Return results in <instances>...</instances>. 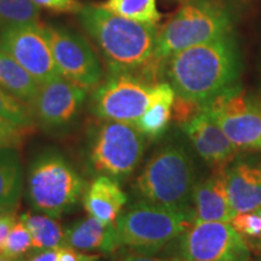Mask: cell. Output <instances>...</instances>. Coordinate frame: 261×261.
Instances as JSON below:
<instances>
[{
    "instance_id": "11",
    "label": "cell",
    "mask_w": 261,
    "mask_h": 261,
    "mask_svg": "<svg viewBox=\"0 0 261 261\" xmlns=\"http://www.w3.org/2000/svg\"><path fill=\"white\" fill-rule=\"evenodd\" d=\"M185 261H249L250 249L231 223L198 221L181 234Z\"/></svg>"
},
{
    "instance_id": "39",
    "label": "cell",
    "mask_w": 261,
    "mask_h": 261,
    "mask_svg": "<svg viewBox=\"0 0 261 261\" xmlns=\"http://www.w3.org/2000/svg\"><path fill=\"white\" fill-rule=\"evenodd\" d=\"M260 261H261V260H260Z\"/></svg>"
},
{
    "instance_id": "7",
    "label": "cell",
    "mask_w": 261,
    "mask_h": 261,
    "mask_svg": "<svg viewBox=\"0 0 261 261\" xmlns=\"http://www.w3.org/2000/svg\"><path fill=\"white\" fill-rule=\"evenodd\" d=\"M145 149V137L133 123L106 121L94 132L90 161L104 175L126 178L138 167Z\"/></svg>"
},
{
    "instance_id": "36",
    "label": "cell",
    "mask_w": 261,
    "mask_h": 261,
    "mask_svg": "<svg viewBox=\"0 0 261 261\" xmlns=\"http://www.w3.org/2000/svg\"><path fill=\"white\" fill-rule=\"evenodd\" d=\"M0 261H24V260H22V259H10V257L2 256V257H0Z\"/></svg>"
},
{
    "instance_id": "14",
    "label": "cell",
    "mask_w": 261,
    "mask_h": 261,
    "mask_svg": "<svg viewBox=\"0 0 261 261\" xmlns=\"http://www.w3.org/2000/svg\"><path fill=\"white\" fill-rule=\"evenodd\" d=\"M181 126L196 151L208 165L215 168L226 167L237 155L238 149L203 109Z\"/></svg>"
},
{
    "instance_id": "34",
    "label": "cell",
    "mask_w": 261,
    "mask_h": 261,
    "mask_svg": "<svg viewBox=\"0 0 261 261\" xmlns=\"http://www.w3.org/2000/svg\"><path fill=\"white\" fill-rule=\"evenodd\" d=\"M24 261H58L57 249H47V250H40L34 255L28 257Z\"/></svg>"
},
{
    "instance_id": "31",
    "label": "cell",
    "mask_w": 261,
    "mask_h": 261,
    "mask_svg": "<svg viewBox=\"0 0 261 261\" xmlns=\"http://www.w3.org/2000/svg\"><path fill=\"white\" fill-rule=\"evenodd\" d=\"M58 261H98L99 254H89L71 247H62L57 249Z\"/></svg>"
},
{
    "instance_id": "17",
    "label": "cell",
    "mask_w": 261,
    "mask_h": 261,
    "mask_svg": "<svg viewBox=\"0 0 261 261\" xmlns=\"http://www.w3.org/2000/svg\"><path fill=\"white\" fill-rule=\"evenodd\" d=\"M115 223L106 224L90 215L65 228V246L83 252L98 250L106 254L116 252L120 244Z\"/></svg>"
},
{
    "instance_id": "8",
    "label": "cell",
    "mask_w": 261,
    "mask_h": 261,
    "mask_svg": "<svg viewBox=\"0 0 261 261\" xmlns=\"http://www.w3.org/2000/svg\"><path fill=\"white\" fill-rule=\"evenodd\" d=\"M155 84L138 73L116 71L92 94V112L106 121L133 123L144 114L154 98Z\"/></svg>"
},
{
    "instance_id": "13",
    "label": "cell",
    "mask_w": 261,
    "mask_h": 261,
    "mask_svg": "<svg viewBox=\"0 0 261 261\" xmlns=\"http://www.w3.org/2000/svg\"><path fill=\"white\" fill-rule=\"evenodd\" d=\"M86 93V89L61 75L40 85L32 112L45 128H62L76 119Z\"/></svg>"
},
{
    "instance_id": "9",
    "label": "cell",
    "mask_w": 261,
    "mask_h": 261,
    "mask_svg": "<svg viewBox=\"0 0 261 261\" xmlns=\"http://www.w3.org/2000/svg\"><path fill=\"white\" fill-rule=\"evenodd\" d=\"M238 150L261 151V108L234 86L202 106Z\"/></svg>"
},
{
    "instance_id": "37",
    "label": "cell",
    "mask_w": 261,
    "mask_h": 261,
    "mask_svg": "<svg viewBox=\"0 0 261 261\" xmlns=\"http://www.w3.org/2000/svg\"><path fill=\"white\" fill-rule=\"evenodd\" d=\"M257 213H259V214L261 215V208H260V210H257ZM256 247H261V238H260V241H259V242H257Z\"/></svg>"
},
{
    "instance_id": "25",
    "label": "cell",
    "mask_w": 261,
    "mask_h": 261,
    "mask_svg": "<svg viewBox=\"0 0 261 261\" xmlns=\"http://www.w3.org/2000/svg\"><path fill=\"white\" fill-rule=\"evenodd\" d=\"M0 117L25 127H34L31 107L0 86Z\"/></svg>"
},
{
    "instance_id": "24",
    "label": "cell",
    "mask_w": 261,
    "mask_h": 261,
    "mask_svg": "<svg viewBox=\"0 0 261 261\" xmlns=\"http://www.w3.org/2000/svg\"><path fill=\"white\" fill-rule=\"evenodd\" d=\"M40 8L33 0H0V29L38 23Z\"/></svg>"
},
{
    "instance_id": "19",
    "label": "cell",
    "mask_w": 261,
    "mask_h": 261,
    "mask_svg": "<svg viewBox=\"0 0 261 261\" xmlns=\"http://www.w3.org/2000/svg\"><path fill=\"white\" fill-rule=\"evenodd\" d=\"M175 91L169 83H159L154 86V98L148 110L135 122L137 129L145 138H159L167 129L172 119Z\"/></svg>"
},
{
    "instance_id": "30",
    "label": "cell",
    "mask_w": 261,
    "mask_h": 261,
    "mask_svg": "<svg viewBox=\"0 0 261 261\" xmlns=\"http://www.w3.org/2000/svg\"><path fill=\"white\" fill-rule=\"evenodd\" d=\"M39 8L61 14H80L84 5L79 0H33Z\"/></svg>"
},
{
    "instance_id": "20",
    "label": "cell",
    "mask_w": 261,
    "mask_h": 261,
    "mask_svg": "<svg viewBox=\"0 0 261 261\" xmlns=\"http://www.w3.org/2000/svg\"><path fill=\"white\" fill-rule=\"evenodd\" d=\"M0 86L31 107L40 85L14 57L0 50Z\"/></svg>"
},
{
    "instance_id": "1",
    "label": "cell",
    "mask_w": 261,
    "mask_h": 261,
    "mask_svg": "<svg viewBox=\"0 0 261 261\" xmlns=\"http://www.w3.org/2000/svg\"><path fill=\"white\" fill-rule=\"evenodd\" d=\"M167 76L178 97L203 106L236 86L240 55L230 33L168 58Z\"/></svg>"
},
{
    "instance_id": "16",
    "label": "cell",
    "mask_w": 261,
    "mask_h": 261,
    "mask_svg": "<svg viewBox=\"0 0 261 261\" xmlns=\"http://www.w3.org/2000/svg\"><path fill=\"white\" fill-rule=\"evenodd\" d=\"M227 194L237 214L261 208V162L237 160L226 168Z\"/></svg>"
},
{
    "instance_id": "38",
    "label": "cell",
    "mask_w": 261,
    "mask_h": 261,
    "mask_svg": "<svg viewBox=\"0 0 261 261\" xmlns=\"http://www.w3.org/2000/svg\"><path fill=\"white\" fill-rule=\"evenodd\" d=\"M2 256H3V255H0V257H2Z\"/></svg>"
},
{
    "instance_id": "26",
    "label": "cell",
    "mask_w": 261,
    "mask_h": 261,
    "mask_svg": "<svg viewBox=\"0 0 261 261\" xmlns=\"http://www.w3.org/2000/svg\"><path fill=\"white\" fill-rule=\"evenodd\" d=\"M31 249H33L32 236L25 225L18 218L10 230L3 247L2 255L10 259H21Z\"/></svg>"
},
{
    "instance_id": "18",
    "label": "cell",
    "mask_w": 261,
    "mask_h": 261,
    "mask_svg": "<svg viewBox=\"0 0 261 261\" xmlns=\"http://www.w3.org/2000/svg\"><path fill=\"white\" fill-rule=\"evenodd\" d=\"M126 202L127 195L109 175L94 179L84 195V207L89 215L106 224L115 223Z\"/></svg>"
},
{
    "instance_id": "32",
    "label": "cell",
    "mask_w": 261,
    "mask_h": 261,
    "mask_svg": "<svg viewBox=\"0 0 261 261\" xmlns=\"http://www.w3.org/2000/svg\"><path fill=\"white\" fill-rule=\"evenodd\" d=\"M16 221H17L16 215H11V217H6L4 219H0V255H2L3 247H4L10 230L14 226Z\"/></svg>"
},
{
    "instance_id": "27",
    "label": "cell",
    "mask_w": 261,
    "mask_h": 261,
    "mask_svg": "<svg viewBox=\"0 0 261 261\" xmlns=\"http://www.w3.org/2000/svg\"><path fill=\"white\" fill-rule=\"evenodd\" d=\"M33 132L34 127L21 126L0 117V148L18 149Z\"/></svg>"
},
{
    "instance_id": "33",
    "label": "cell",
    "mask_w": 261,
    "mask_h": 261,
    "mask_svg": "<svg viewBox=\"0 0 261 261\" xmlns=\"http://www.w3.org/2000/svg\"><path fill=\"white\" fill-rule=\"evenodd\" d=\"M120 261H185L182 257H171V259H163V257L149 256L145 254H129Z\"/></svg>"
},
{
    "instance_id": "2",
    "label": "cell",
    "mask_w": 261,
    "mask_h": 261,
    "mask_svg": "<svg viewBox=\"0 0 261 261\" xmlns=\"http://www.w3.org/2000/svg\"><path fill=\"white\" fill-rule=\"evenodd\" d=\"M80 23L103 52L110 73L145 75L154 67L158 28L108 11L102 5H84Z\"/></svg>"
},
{
    "instance_id": "10",
    "label": "cell",
    "mask_w": 261,
    "mask_h": 261,
    "mask_svg": "<svg viewBox=\"0 0 261 261\" xmlns=\"http://www.w3.org/2000/svg\"><path fill=\"white\" fill-rule=\"evenodd\" d=\"M62 76L90 90L100 84L102 64L80 33L58 24H41Z\"/></svg>"
},
{
    "instance_id": "28",
    "label": "cell",
    "mask_w": 261,
    "mask_h": 261,
    "mask_svg": "<svg viewBox=\"0 0 261 261\" xmlns=\"http://www.w3.org/2000/svg\"><path fill=\"white\" fill-rule=\"evenodd\" d=\"M231 224L244 240H250V243L256 246L261 238V215L257 211L237 214Z\"/></svg>"
},
{
    "instance_id": "22",
    "label": "cell",
    "mask_w": 261,
    "mask_h": 261,
    "mask_svg": "<svg viewBox=\"0 0 261 261\" xmlns=\"http://www.w3.org/2000/svg\"><path fill=\"white\" fill-rule=\"evenodd\" d=\"M19 220L28 228L33 241V249L37 252L58 249L65 246V230L55 218L27 212L19 217Z\"/></svg>"
},
{
    "instance_id": "15",
    "label": "cell",
    "mask_w": 261,
    "mask_h": 261,
    "mask_svg": "<svg viewBox=\"0 0 261 261\" xmlns=\"http://www.w3.org/2000/svg\"><path fill=\"white\" fill-rule=\"evenodd\" d=\"M195 223L223 221L231 223L237 213L227 194L226 167L217 168L210 178L196 182L192 191Z\"/></svg>"
},
{
    "instance_id": "21",
    "label": "cell",
    "mask_w": 261,
    "mask_h": 261,
    "mask_svg": "<svg viewBox=\"0 0 261 261\" xmlns=\"http://www.w3.org/2000/svg\"><path fill=\"white\" fill-rule=\"evenodd\" d=\"M24 187L17 149L0 148V207L17 208Z\"/></svg>"
},
{
    "instance_id": "3",
    "label": "cell",
    "mask_w": 261,
    "mask_h": 261,
    "mask_svg": "<svg viewBox=\"0 0 261 261\" xmlns=\"http://www.w3.org/2000/svg\"><path fill=\"white\" fill-rule=\"evenodd\" d=\"M191 159L179 146L168 145L149 160L135 189L143 200L179 211H190L195 187Z\"/></svg>"
},
{
    "instance_id": "5",
    "label": "cell",
    "mask_w": 261,
    "mask_h": 261,
    "mask_svg": "<svg viewBox=\"0 0 261 261\" xmlns=\"http://www.w3.org/2000/svg\"><path fill=\"white\" fill-rule=\"evenodd\" d=\"M194 223V210H173L143 200L120 214L115 227L120 247L156 252L181 236Z\"/></svg>"
},
{
    "instance_id": "23",
    "label": "cell",
    "mask_w": 261,
    "mask_h": 261,
    "mask_svg": "<svg viewBox=\"0 0 261 261\" xmlns=\"http://www.w3.org/2000/svg\"><path fill=\"white\" fill-rule=\"evenodd\" d=\"M102 6L113 14L142 23L156 25L161 19L156 0H108Z\"/></svg>"
},
{
    "instance_id": "29",
    "label": "cell",
    "mask_w": 261,
    "mask_h": 261,
    "mask_svg": "<svg viewBox=\"0 0 261 261\" xmlns=\"http://www.w3.org/2000/svg\"><path fill=\"white\" fill-rule=\"evenodd\" d=\"M201 110L202 104L175 96L174 104H173L172 115L175 121L184 125V123L190 121L195 115H197Z\"/></svg>"
},
{
    "instance_id": "35",
    "label": "cell",
    "mask_w": 261,
    "mask_h": 261,
    "mask_svg": "<svg viewBox=\"0 0 261 261\" xmlns=\"http://www.w3.org/2000/svg\"><path fill=\"white\" fill-rule=\"evenodd\" d=\"M17 208H9V207H0V219H4L6 217L16 215Z\"/></svg>"
},
{
    "instance_id": "6",
    "label": "cell",
    "mask_w": 261,
    "mask_h": 261,
    "mask_svg": "<svg viewBox=\"0 0 261 261\" xmlns=\"http://www.w3.org/2000/svg\"><path fill=\"white\" fill-rule=\"evenodd\" d=\"M227 10L213 0H190L158 33L154 60H168L184 48L214 40L230 33Z\"/></svg>"
},
{
    "instance_id": "12",
    "label": "cell",
    "mask_w": 261,
    "mask_h": 261,
    "mask_svg": "<svg viewBox=\"0 0 261 261\" xmlns=\"http://www.w3.org/2000/svg\"><path fill=\"white\" fill-rule=\"evenodd\" d=\"M0 50L14 57L39 85L61 76L41 24L29 23L2 28Z\"/></svg>"
},
{
    "instance_id": "4",
    "label": "cell",
    "mask_w": 261,
    "mask_h": 261,
    "mask_svg": "<svg viewBox=\"0 0 261 261\" xmlns=\"http://www.w3.org/2000/svg\"><path fill=\"white\" fill-rule=\"evenodd\" d=\"M86 189L83 177L56 151L42 152L29 167L28 200L35 211L55 219L73 210Z\"/></svg>"
}]
</instances>
